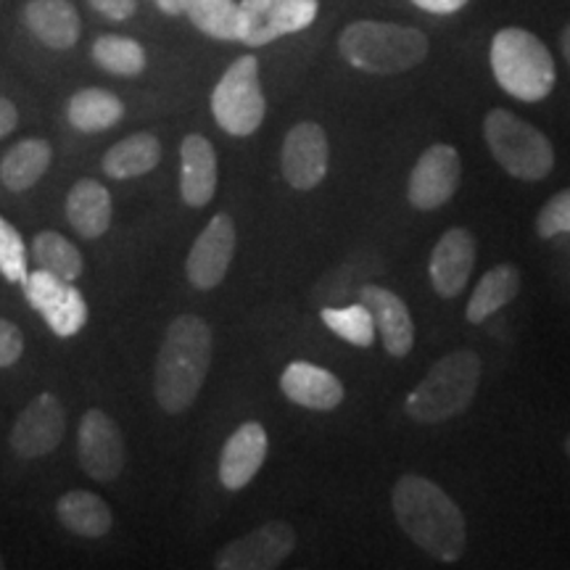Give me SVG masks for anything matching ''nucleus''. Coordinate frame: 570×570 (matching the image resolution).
<instances>
[{
  "label": "nucleus",
  "instance_id": "nucleus-1",
  "mask_svg": "<svg viewBox=\"0 0 570 570\" xmlns=\"http://www.w3.org/2000/svg\"><path fill=\"white\" fill-rule=\"evenodd\" d=\"M394 518L420 550L433 560L458 562L468 547V523L462 510L431 479L407 473L391 491Z\"/></svg>",
  "mask_w": 570,
  "mask_h": 570
},
{
  "label": "nucleus",
  "instance_id": "nucleus-2",
  "mask_svg": "<svg viewBox=\"0 0 570 570\" xmlns=\"http://www.w3.org/2000/svg\"><path fill=\"white\" fill-rule=\"evenodd\" d=\"M212 367V327L196 315H180L164 333L154 370L156 402L169 415L194 407Z\"/></svg>",
  "mask_w": 570,
  "mask_h": 570
},
{
  "label": "nucleus",
  "instance_id": "nucleus-3",
  "mask_svg": "<svg viewBox=\"0 0 570 570\" xmlns=\"http://www.w3.org/2000/svg\"><path fill=\"white\" fill-rule=\"evenodd\" d=\"M425 32L407 24L360 19L344 27L338 51L346 63L367 75H402L428 59Z\"/></svg>",
  "mask_w": 570,
  "mask_h": 570
},
{
  "label": "nucleus",
  "instance_id": "nucleus-4",
  "mask_svg": "<svg viewBox=\"0 0 570 570\" xmlns=\"http://www.w3.org/2000/svg\"><path fill=\"white\" fill-rule=\"evenodd\" d=\"M481 373L483 362L475 352H470V348L449 352L410 391L404 412H407L410 420L423 425L458 417L475 399V391L481 386Z\"/></svg>",
  "mask_w": 570,
  "mask_h": 570
},
{
  "label": "nucleus",
  "instance_id": "nucleus-5",
  "mask_svg": "<svg viewBox=\"0 0 570 570\" xmlns=\"http://www.w3.org/2000/svg\"><path fill=\"white\" fill-rule=\"evenodd\" d=\"M494 80L518 101H544L558 80L550 48L523 27H504L494 35L489 51Z\"/></svg>",
  "mask_w": 570,
  "mask_h": 570
},
{
  "label": "nucleus",
  "instance_id": "nucleus-6",
  "mask_svg": "<svg viewBox=\"0 0 570 570\" xmlns=\"http://www.w3.org/2000/svg\"><path fill=\"white\" fill-rule=\"evenodd\" d=\"M483 138L491 156L515 180L539 183L554 169V148L550 138L518 114L491 109L483 119Z\"/></svg>",
  "mask_w": 570,
  "mask_h": 570
},
{
  "label": "nucleus",
  "instance_id": "nucleus-7",
  "mask_svg": "<svg viewBox=\"0 0 570 570\" xmlns=\"http://www.w3.org/2000/svg\"><path fill=\"white\" fill-rule=\"evenodd\" d=\"M214 122L233 138H248L259 130L267 114V98L259 82V61L246 53L235 59L212 90Z\"/></svg>",
  "mask_w": 570,
  "mask_h": 570
},
{
  "label": "nucleus",
  "instance_id": "nucleus-8",
  "mask_svg": "<svg viewBox=\"0 0 570 570\" xmlns=\"http://www.w3.org/2000/svg\"><path fill=\"white\" fill-rule=\"evenodd\" d=\"M320 13V0H240L238 40L248 48L306 30Z\"/></svg>",
  "mask_w": 570,
  "mask_h": 570
},
{
  "label": "nucleus",
  "instance_id": "nucleus-9",
  "mask_svg": "<svg viewBox=\"0 0 570 570\" xmlns=\"http://www.w3.org/2000/svg\"><path fill=\"white\" fill-rule=\"evenodd\" d=\"M296 550V531L285 520H267L246 537L233 539L214 558L217 570H275Z\"/></svg>",
  "mask_w": 570,
  "mask_h": 570
},
{
  "label": "nucleus",
  "instance_id": "nucleus-10",
  "mask_svg": "<svg viewBox=\"0 0 570 570\" xmlns=\"http://www.w3.org/2000/svg\"><path fill=\"white\" fill-rule=\"evenodd\" d=\"M462 183V159L458 148L436 142L420 154L410 173L407 202L417 212H433L452 202Z\"/></svg>",
  "mask_w": 570,
  "mask_h": 570
},
{
  "label": "nucleus",
  "instance_id": "nucleus-11",
  "mask_svg": "<svg viewBox=\"0 0 570 570\" xmlns=\"http://www.w3.org/2000/svg\"><path fill=\"white\" fill-rule=\"evenodd\" d=\"M77 458L90 479L114 481L125 468V439L114 417L104 410H88L77 431Z\"/></svg>",
  "mask_w": 570,
  "mask_h": 570
},
{
  "label": "nucleus",
  "instance_id": "nucleus-12",
  "mask_svg": "<svg viewBox=\"0 0 570 570\" xmlns=\"http://www.w3.org/2000/svg\"><path fill=\"white\" fill-rule=\"evenodd\" d=\"M63 431H67V412L59 396L40 394L35 396L24 410L19 412L17 423H13L9 441L11 449L19 458L38 460L51 454L61 444Z\"/></svg>",
  "mask_w": 570,
  "mask_h": 570
},
{
  "label": "nucleus",
  "instance_id": "nucleus-13",
  "mask_svg": "<svg viewBox=\"0 0 570 570\" xmlns=\"http://www.w3.org/2000/svg\"><path fill=\"white\" fill-rule=\"evenodd\" d=\"M331 164V142L320 125L298 122L283 140L281 167L291 188L312 190L325 180Z\"/></svg>",
  "mask_w": 570,
  "mask_h": 570
},
{
  "label": "nucleus",
  "instance_id": "nucleus-14",
  "mask_svg": "<svg viewBox=\"0 0 570 570\" xmlns=\"http://www.w3.org/2000/svg\"><path fill=\"white\" fill-rule=\"evenodd\" d=\"M235 256V223L230 214H214L190 248L185 262L188 283L198 291H212L225 281Z\"/></svg>",
  "mask_w": 570,
  "mask_h": 570
},
{
  "label": "nucleus",
  "instance_id": "nucleus-15",
  "mask_svg": "<svg viewBox=\"0 0 570 570\" xmlns=\"http://www.w3.org/2000/svg\"><path fill=\"white\" fill-rule=\"evenodd\" d=\"M24 291L30 304L59 336H75L88 320V306L71 281H61L46 269H38L24 281Z\"/></svg>",
  "mask_w": 570,
  "mask_h": 570
},
{
  "label": "nucleus",
  "instance_id": "nucleus-16",
  "mask_svg": "<svg viewBox=\"0 0 570 570\" xmlns=\"http://www.w3.org/2000/svg\"><path fill=\"white\" fill-rule=\"evenodd\" d=\"M475 256H479V244L465 227H452L441 235L428 265L433 291L441 298H458L473 275Z\"/></svg>",
  "mask_w": 570,
  "mask_h": 570
},
{
  "label": "nucleus",
  "instance_id": "nucleus-17",
  "mask_svg": "<svg viewBox=\"0 0 570 570\" xmlns=\"http://www.w3.org/2000/svg\"><path fill=\"white\" fill-rule=\"evenodd\" d=\"M360 302L367 306L370 315L375 320V331L381 333L383 348L391 356H407L415 346V323L407 304L399 298L394 291L383 288V285L367 283L360 288Z\"/></svg>",
  "mask_w": 570,
  "mask_h": 570
},
{
  "label": "nucleus",
  "instance_id": "nucleus-18",
  "mask_svg": "<svg viewBox=\"0 0 570 570\" xmlns=\"http://www.w3.org/2000/svg\"><path fill=\"white\" fill-rule=\"evenodd\" d=\"M269 439L262 423H244L238 431L230 433L219 454V481L225 489L240 491L254 481L267 460Z\"/></svg>",
  "mask_w": 570,
  "mask_h": 570
},
{
  "label": "nucleus",
  "instance_id": "nucleus-19",
  "mask_svg": "<svg viewBox=\"0 0 570 570\" xmlns=\"http://www.w3.org/2000/svg\"><path fill=\"white\" fill-rule=\"evenodd\" d=\"M281 391L288 402L304 410L331 412L344 402V383L331 370L312 362H291L281 375Z\"/></svg>",
  "mask_w": 570,
  "mask_h": 570
},
{
  "label": "nucleus",
  "instance_id": "nucleus-20",
  "mask_svg": "<svg viewBox=\"0 0 570 570\" xmlns=\"http://www.w3.org/2000/svg\"><path fill=\"white\" fill-rule=\"evenodd\" d=\"M21 17L32 38L51 51H69L80 40L82 21L71 0H27Z\"/></svg>",
  "mask_w": 570,
  "mask_h": 570
},
{
  "label": "nucleus",
  "instance_id": "nucleus-21",
  "mask_svg": "<svg viewBox=\"0 0 570 570\" xmlns=\"http://www.w3.org/2000/svg\"><path fill=\"white\" fill-rule=\"evenodd\" d=\"M217 194V151L204 135L190 132L180 142V196L202 209Z\"/></svg>",
  "mask_w": 570,
  "mask_h": 570
},
{
  "label": "nucleus",
  "instance_id": "nucleus-22",
  "mask_svg": "<svg viewBox=\"0 0 570 570\" xmlns=\"http://www.w3.org/2000/svg\"><path fill=\"white\" fill-rule=\"evenodd\" d=\"M111 194L104 183L85 177L71 185L67 196V219L75 233L85 240L101 238L111 227Z\"/></svg>",
  "mask_w": 570,
  "mask_h": 570
},
{
  "label": "nucleus",
  "instance_id": "nucleus-23",
  "mask_svg": "<svg viewBox=\"0 0 570 570\" xmlns=\"http://www.w3.org/2000/svg\"><path fill=\"white\" fill-rule=\"evenodd\" d=\"M56 515H59L63 529L82 539H101L114 525V512L109 504L85 489L67 491L56 502Z\"/></svg>",
  "mask_w": 570,
  "mask_h": 570
},
{
  "label": "nucleus",
  "instance_id": "nucleus-24",
  "mask_svg": "<svg viewBox=\"0 0 570 570\" xmlns=\"http://www.w3.org/2000/svg\"><path fill=\"white\" fill-rule=\"evenodd\" d=\"M53 161L51 142L42 138H27L11 146L0 161V183L11 190L21 194L30 190L32 185L40 183V177L48 173Z\"/></svg>",
  "mask_w": 570,
  "mask_h": 570
},
{
  "label": "nucleus",
  "instance_id": "nucleus-25",
  "mask_svg": "<svg viewBox=\"0 0 570 570\" xmlns=\"http://www.w3.org/2000/svg\"><path fill=\"white\" fill-rule=\"evenodd\" d=\"M161 161V142L154 132H135L130 138L114 142L104 154V175L111 180H132L151 173Z\"/></svg>",
  "mask_w": 570,
  "mask_h": 570
},
{
  "label": "nucleus",
  "instance_id": "nucleus-26",
  "mask_svg": "<svg viewBox=\"0 0 570 570\" xmlns=\"http://www.w3.org/2000/svg\"><path fill=\"white\" fill-rule=\"evenodd\" d=\"M125 117V104L119 96L104 88H82L69 98L67 119L75 130L80 132H104L119 125Z\"/></svg>",
  "mask_w": 570,
  "mask_h": 570
},
{
  "label": "nucleus",
  "instance_id": "nucleus-27",
  "mask_svg": "<svg viewBox=\"0 0 570 570\" xmlns=\"http://www.w3.org/2000/svg\"><path fill=\"white\" fill-rule=\"evenodd\" d=\"M520 269L515 265H497L481 277L468 302V323L481 325L520 294Z\"/></svg>",
  "mask_w": 570,
  "mask_h": 570
},
{
  "label": "nucleus",
  "instance_id": "nucleus-28",
  "mask_svg": "<svg viewBox=\"0 0 570 570\" xmlns=\"http://www.w3.org/2000/svg\"><path fill=\"white\" fill-rule=\"evenodd\" d=\"M92 61L114 77H138L148 67L146 48L125 35H101L92 42Z\"/></svg>",
  "mask_w": 570,
  "mask_h": 570
},
{
  "label": "nucleus",
  "instance_id": "nucleus-29",
  "mask_svg": "<svg viewBox=\"0 0 570 570\" xmlns=\"http://www.w3.org/2000/svg\"><path fill=\"white\" fill-rule=\"evenodd\" d=\"M32 256L38 262V269H46V273L61 277V281L75 283L85 273L82 254L77 252V246L71 240H67L56 230L35 235Z\"/></svg>",
  "mask_w": 570,
  "mask_h": 570
},
{
  "label": "nucleus",
  "instance_id": "nucleus-30",
  "mask_svg": "<svg viewBox=\"0 0 570 570\" xmlns=\"http://www.w3.org/2000/svg\"><path fill=\"white\" fill-rule=\"evenodd\" d=\"M183 13L198 32L214 40H238V3L235 0H183Z\"/></svg>",
  "mask_w": 570,
  "mask_h": 570
},
{
  "label": "nucleus",
  "instance_id": "nucleus-31",
  "mask_svg": "<svg viewBox=\"0 0 570 570\" xmlns=\"http://www.w3.org/2000/svg\"><path fill=\"white\" fill-rule=\"evenodd\" d=\"M320 320H323L327 331L336 333V336L341 341H346V344L360 348H370L375 344V320L362 302L348 306H323Z\"/></svg>",
  "mask_w": 570,
  "mask_h": 570
},
{
  "label": "nucleus",
  "instance_id": "nucleus-32",
  "mask_svg": "<svg viewBox=\"0 0 570 570\" xmlns=\"http://www.w3.org/2000/svg\"><path fill=\"white\" fill-rule=\"evenodd\" d=\"M570 233V188L554 194L537 214V235L550 240Z\"/></svg>",
  "mask_w": 570,
  "mask_h": 570
},
{
  "label": "nucleus",
  "instance_id": "nucleus-33",
  "mask_svg": "<svg viewBox=\"0 0 570 570\" xmlns=\"http://www.w3.org/2000/svg\"><path fill=\"white\" fill-rule=\"evenodd\" d=\"M0 269L9 281H27L21 238L3 217H0Z\"/></svg>",
  "mask_w": 570,
  "mask_h": 570
},
{
  "label": "nucleus",
  "instance_id": "nucleus-34",
  "mask_svg": "<svg viewBox=\"0 0 570 570\" xmlns=\"http://www.w3.org/2000/svg\"><path fill=\"white\" fill-rule=\"evenodd\" d=\"M21 354H24V336H21L19 325L0 317V370L17 365Z\"/></svg>",
  "mask_w": 570,
  "mask_h": 570
},
{
  "label": "nucleus",
  "instance_id": "nucleus-35",
  "mask_svg": "<svg viewBox=\"0 0 570 570\" xmlns=\"http://www.w3.org/2000/svg\"><path fill=\"white\" fill-rule=\"evenodd\" d=\"M90 9L109 21H127L138 11V0H88Z\"/></svg>",
  "mask_w": 570,
  "mask_h": 570
},
{
  "label": "nucleus",
  "instance_id": "nucleus-36",
  "mask_svg": "<svg viewBox=\"0 0 570 570\" xmlns=\"http://www.w3.org/2000/svg\"><path fill=\"white\" fill-rule=\"evenodd\" d=\"M420 11L436 13V17H449V13H458L465 9L470 0H412Z\"/></svg>",
  "mask_w": 570,
  "mask_h": 570
},
{
  "label": "nucleus",
  "instance_id": "nucleus-37",
  "mask_svg": "<svg viewBox=\"0 0 570 570\" xmlns=\"http://www.w3.org/2000/svg\"><path fill=\"white\" fill-rule=\"evenodd\" d=\"M17 125H19V109L13 106V101H9V98L0 96V140L17 130Z\"/></svg>",
  "mask_w": 570,
  "mask_h": 570
},
{
  "label": "nucleus",
  "instance_id": "nucleus-38",
  "mask_svg": "<svg viewBox=\"0 0 570 570\" xmlns=\"http://www.w3.org/2000/svg\"><path fill=\"white\" fill-rule=\"evenodd\" d=\"M156 9L161 13H167V17H180L183 13V0H154Z\"/></svg>",
  "mask_w": 570,
  "mask_h": 570
},
{
  "label": "nucleus",
  "instance_id": "nucleus-39",
  "mask_svg": "<svg viewBox=\"0 0 570 570\" xmlns=\"http://www.w3.org/2000/svg\"><path fill=\"white\" fill-rule=\"evenodd\" d=\"M560 48H562V56H566V61L570 63V24L560 35Z\"/></svg>",
  "mask_w": 570,
  "mask_h": 570
},
{
  "label": "nucleus",
  "instance_id": "nucleus-40",
  "mask_svg": "<svg viewBox=\"0 0 570 570\" xmlns=\"http://www.w3.org/2000/svg\"><path fill=\"white\" fill-rule=\"evenodd\" d=\"M566 454L570 458V433H568V439H566Z\"/></svg>",
  "mask_w": 570,
  "mask_h": 570
},
{
  "label": "nucleus",
  "instance_id": "nucleus-41",
  "mask_svg": "<svg viewBox=\"0 0 570 570\" xmlns=\"http://www.w3.org/2000/svg\"><path fill=\"white\" fill-rule=\"evenodd\" d=\"M0 568H3V558H0Z\"/></svg>",
  "mask_w": 570,
  "mask_h": 570
}]
</instances>
